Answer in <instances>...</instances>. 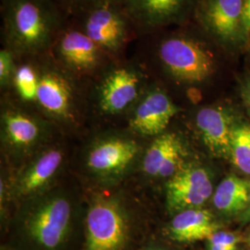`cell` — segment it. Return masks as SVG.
Wrapping results in <instances>:
<instances>
[{"label":"cell","mask_w":250,"mask_h":250,"mask_svg":"<svg viewBox=\"0 0 250 250\" xmlns=\"http://www.w3.org/2000/svg\"><path fill=\"white\" fill-rule=\"evenodd\" d=\"M1 44L18 60L46 54L67 21L55 0H0Z\"/></svg>","instance_id":"1"},{"label":"cell","mask_w":250,"mask_h":250,"mask_svg":"<svg viewBox=\"0 0 250 250\" xmlns=\"http://www.w3.org/2000/svg\"><path fill=\"white\" fill-rule=\"evenodd\" d=\"M144 36L135 43L136 59L155 62L172 80L183 84H200L214 73V53L203 39L187 33Z\"/></svg>","instance_id":"2"},{"label":"cell","mask_w":250,"mask_h":250,"mask_svg":"<svg viewBox=\"0 0 250 250\" xmlns=\"http://www.w3.org/2000/svg\"><path fill=\"white\" fill-rule=\"evenodd\" d=\"M72 228V205L66 197L51 195L36 200L24 213L21 231L33 250H61Z\"/></svg>","instance_id":"3"},{"label":"cell","mask_w":250,"mask_h":250,"mask_svg":"<svg viewBox=\"0 0 250 250\" xmlns=\"http://www.w3.org/2000/svg\"><path fill=\"white\" fill-rule=\"evenodd\" d=\"M69 20L114 60L125 59L130 45L139 39L123 4H100Z\"/></svg>","instance_id":"4"},{"label":"cell","mask_w":250,"mask_h":250,"mask_svg":"<svg viewBox=\"0 0 250 250\" xmlns=\"http://www.w3.org/2000/svg\"><path fill=\"white\" fill-rule=\"evenodd\" d=\"M143 68L136 58L134 61L123 59L114 61L99 74L95 98L102 114L118 115L132 109L145 91Z\"/></svg>","instance_id":"5"},{"label":"cell","mask_w":250,"mask_h":250,"mask_svg":"<svg viewBox=\"0 0 250 250\" xmlns=\"http://www.w3.org/2000/svg\"><path fill=\"white\" fill-rule=\"evenodd\" d=\"M48 54L57 63L77 78L99 76L114 60L67 19Z\"/></svg>","instance_id":"6"},{"label":"cell","mask_w":250,"mask_h":250,"mask_svg":"<svg viewBox=\"0 0 250 250\" xmlns=\"http://www.w3.org/2000/svg\"><path fill=\"white\" fill-rule=\"evenodd\" d=\"M36 61L39 73L36 106L57 119L73 116L77 77L56 62L48 52L36 57Z\"/></svg>","instance_id":"7"},{"label":"cell","mask_w":250,"mask_h":250,"mask_svg":"<svg viewBox=\"0 0 250 250\" xmlns=\"http://www.w3.org/2000/svg\"><path fill=\"white\" fill-rule=\"evenodd\" d=\"M129 234V223L119 203L99 198L86 215L83 250H125Z\"/></svg>","instance_id":"8"},{"label":"cell","mask_w":250,"mask_h":250,"mask_svg":"<svg viewBox=\"0 0 250 250\" xmlns=\"http://www.w3.org/2000/svg\"><path fill=\"white\" fill-rule=\"evenodd\" d=\"M244 0H199L196 20L207 34L223 44L235 45L246 38Z\"/></svg>","instance_id":"9"},{"label":"cell","mask_w":250,"mask_h":250,"mask_svg":"<svg viewBox=\"0 0 250 250\" xmlns=\"http://www.w3.org/2000/svg\"><path fill=\"white\" fill-rule=\"evenodd\" d=\"M199 0H125L123 7L134 24L139 39L161 28L178 23L194 9Z\"/></svg>","instance_id":"10"},{"label":"cell","mask_w":250,"mask_h":250,"mask_svg":"<svg viewBox=\"0 0 250 250\" xmlns=\"http://www.w3.org/2000/svg\"><path fill=\"white\" fill-rule=\"evenodd\" d=\"M165 188L167 208L173 213L198 208L213 193L208 173L199 167L181 169L170 177Z\"/></svg>","instance_id":"11"},{"label":"cell","mask_w":250,"mask_h":250,"mask_svg":"<svg viewBox=\"0 0 250 250\" xmlns=\"http://www.w3.org/2000/svg\"><path fill=\"white\" fill-rule=\"evenodd\" d=\"M180 108L170 96L158 86L145 89L132 107L131 128L143 135L154 136L165 131Z\"/></svg>","instance_id":"12"},{"label":"cell","mask_w":250,"mask_h":250,"mask_svg":"<svg viewBox=\"0 0 250 250\" xmlns=\"http://www.w3.org/2000/svg\"><path fill=\"white\" fill-rule=\"evenodd\" d=\"M196 124L210 154L219 159H231L235 129L232 116L222 107H202L197 111Z\"/></svg>","instance_id":"13"},{"label":"cell","mask_w":250,"mask_h":250,"mask_svg":"<svg viewBox=\"0 0 250 250\" xmlns=\"http://www.w3.org/2000/svg\"><path fill=\"white\" fill-rule=\"evenodd\" d=\"M185 148L174 134L160 135L147 148L143 160V170L153 177H171L182 168Z\"/></svg>","instance_id":"14"},{"label":"cell","mask_w":250,"mask_h":250,"mask_svg":"<svg viewBox=\"0 0 250 250\" xmlns=\"http://www.w3.org/2000/svg\"><path fill=\"white\" fill-rule=\"evenodd\" d=\"M138 151L134 141L111 138L94 146L87 158L91 170L101 175H113L125 170Z\"/></svg>","instance_id":"15"},{"label":"cell","mask_w":250,"mask_h":250,"mask_svg":"<svg viewBox=\"0 0 250 250\" xmlns=\"http://www.w3.org/2000/svg\"><path fill=\"white\" fill-rule=\"evenodd\" d=\"M219 229L211 213L206 209L191 208L179 212L169 226L170 237L180 243L208 239Z\"/></svg>","instance_id":"16"},{"label":"cell","mask_w":250,"mask_h":250,"mask_svg":"<svg viewBox=\"0 0 250 250\" xmlns=\"http://www.w3.org/2000/svg\"><path fill=\"white\" fill-rule=\"evenodd\" d=\"M62 159V153L57 149L42 154L19 179L17 195L29 197L41 191L56 175Z\"/></svg>","instance_id":"17"},{"label":"cell","mask_w":250,"mask_h":250,"mask_svg":"<svg viewBox=\"0 0 250 250\" xmlns=\"http://www.w3.org/2000/svg\"><path fill=\"white\" fill-rule=\"evenodd\" d=\"M2 123L6 136L13 146H29L39 136L40 126L37 120L21 108L6 107L2 113Z\"/></svg>","instance_id":"18"},{"label":"cell","mask_w":250,"mask_h":250,"mask_svg":"<svg viewBox=\"0 0 250 250\" xmlns=\"http://www.w3.org/2000/svg\"><path fill=\"white\" fill-rule=\"evenodd\" d=\"M250 181L228 176L218 186L213 196L216 208L224 213L233 214L245 211L250 203Z\"/></svg>","instance_id":"19"},{"label":"cell","mask_w":250,"mask_h":250,"mask_svg":"<svg viewBox=\"0 0 250 250\" xmlns=\"http://www.w3.org/2000/svg\"><path fill=\"white\" fill-rule=\"evenodd\" d=\"M39 73L36 57L18 60V65L10 86L23 103L36 104Z\"/></svg>","instance_id":"20"},{"label":"cell","mask_w":250,"mask_h":250,"mask_svg":"<svg viewBox=\"0 0 250 250\" xmlns=\"http://www.w3.org/2000/svg\"><path fill=\"white\" fill-rule=\"evenodd\" d=\"M231 160L239 170L250 175V125L235 127L232 135Z\"/></svg>","instance_id":"21"},{"label":"cell","mask_w":250,"mask_h":250,"mask_svg":"<svg viewBox=\"0 0 250 250\" xmlns=\"http://www.w3.org/2000/svg\"><path fill=\"white\" fill-rule=\"evenodd\" d=\"M67 19L78 15L81 12L104 3L123 4L125 0H55Z\"/></svg>","instance_id":"22"},{"label":"cell","mask_w":250,"mask_h":250,"mask_svg":"<svg viewBox=\"0 0 250 250\" xmlns=\"http://www.w3.org/2000/svg\"><path fill=\"white\" fill-rule=\"evenodd\" d=\"M18 65V59L6 47L0 48V85L2 88L10 86Z\"/></svg>","instance_id":"23"},{"label":"cell","mask_w":250,"mask_h":250,"mask_svg":"<svg viewBox=\"0 0 250 250\" xmlns=\"http://www.w3.org/2000/svg\"><path fill=\"white\" fill-rule=\"evenodd\" d=\"M207 240H208V246L236 250L237 245L240 241V238L239 236H237L232 232L217 231L211 236H209Z\"/></svg>","instance_id":"24"},{"label":"cell","mask_w":250,"mask_h":250,"mask_svg":"<svg viewBox=\"0 0 250 250\" xmlns=\"http://www.w3.org/2000/svg\"><path fill=\"white\" fill-rule=\"evenodd\" d=\"M243 22L247 36H250V0H244Z\"/></svg>","instance_id":"25"},{"label":"cell","mask_w":250,"mask_h":250,"mask_svg":"<svg viewBox=\"0 0 250 250\" xmlns=\"http://www.w3.org/2000/svg\"><path fill=\"white\" fill-rule=\"evenodd\" d=\"M244 99H245V101H246L248 107L250 109V83H249L248 86L245 88V91H244Z\"/></svg>","instance_id":"26"},{"label":"cell","mask_w":250,"mask_h":250,"mask_svg":"<svg viewBox=\"0 0 250 250\" xmlns=\"http://www.w3.org/2000/svg\"><path fill=\"white\" fill-rule=\"evenodd\" d=\"M208 250H235L224 249V248H218V247H212V246H208Z\"/></svg>","instance_id":"27"},{"label":"cell","mask_w":250,"mask_h":250,"mask_svg":"<svg viewBox=\"0 0 250 250\" xmlns=\"http://www.w3.org/2000/svg\"><path fill=\"white\" fill-rule=\"evenodd\" d=\"M243 219L245 222H249L250 221V212H246L243 214Z\"/></svg>","instance_id":"28"},{"label":"cell","mask_w":250,"mask_h":250,"mask_svg":"<svg viewBox=\"0 0 250 250\" xmlns=\"http://www.w3.org/2000/svg\"><path fill=\"white\" fill-rule=\"evenodd\" d=\"M142 250H165L162 249H158V248H147V249H144Z\"/></svg>","instance_id":"29"},{"label":"cell","mask_w":250,"mask_h":250,"mask_svg":"<svg viewBox=\"0 0 250 250\" xmlns=\"http://www.w3.org/2000/svg\"><path fill=\"white\" fill-rule=\"evenodd\" d=\"M250 203H249V207H248V208L244 211V213H246V212H250Z\"/></svg>","instance_id":"30"},{"label":"cell","mask_w":250,"mask_h":250,"mask_svg":"<svg viewBox=\"0 0 250 250\" xmlns=\"http://www.w3.org/2000/svg\"><path fill=\"white\" fill-rule=\"evenodd\" d=\"M1 250H6V249H4V248H2V249H1Z\"/></svg>","instance_id":"31"}]
</instances>
